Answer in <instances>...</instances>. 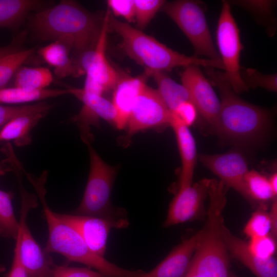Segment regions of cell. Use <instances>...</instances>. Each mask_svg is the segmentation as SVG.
Returning a JSON list of instances; mask_svg holds the SVG:
<instances>
[{
	"label": "cell",
	"instance_id": "obj_1",
	"mask_svg": "<svg viewBox=\"0 0 277 277\" xmlns=\"http://www.w3.org/2000/svg\"><path fill=\"white\" fill-rule=\"evenodd\" d=\"M104 18L75 1L64 0L32 14L29 16L28 25L39 40L68 39L73 46V61L95 47Z\"/></svg>",
	"mask_w": 277,
	"mask_h": 277
},
{
	"label": "cell",
	"instance_id": "obj_2",
	"mask_svg": "<svg viewBox=\"0 0 277 277\" xmlns=\"http://www.w3.org/2000/svg\"><path fill=\"white\" fill-rule=\"evenodd\" d=\"M210 81L219 89L221 107L214 132L223 140L241 147H250L263 138L270 121L265 109L238 96L224 78L222 72L205 68Z\"/></svg>",
	"mask_w": 277,
	"mask_h": 277
},
{
	"label": "cell",
	"instance_id": "obj_3",
	"mask_svg": "<svg viewBox=\"0 0 277 277\" xmlns=\"http://www.w3.org/2000/svg\"><path fill=\"white\" fill-rule=\"evenodd\" d=\"M109 11L108 29L121 37L120 48L129 58L143 66L144 72L149 77L156 72L170 71L177 67L189 65L224 69L221 60L180 53L128 23L116 19Z\"/></svg>",
	"mask_w": 277,
	"mask_h": 277
},
{
	"label": "cell",
	"instance_id": "obj_4",
	"mask_svg": "<svg viewBox=\"0 0 277 277\" xmlns=\"http://www.w3.org/2000/svg\"><path fill=\"white\" fill-rule=\"evenodd\" d=\"M45 179L39 178L31 184L40 199L47 224L48 237L44 249L46 253L61 254L69 261L94 268L104 277H135L143 272L125 269L93 253L77 231L49 207L45 200Z\"/></svg>",
	"mask_w": 277,
	"mask_h": 277
},
{
	"label": "cell",
	"instance_id": "obj_5",
	"mask_svg": "<svg viewBox=\"0 0 277 277\" xmlns=\"http://www.w3.org/2000/svg\"><path fill=\"white\" fill-rule=\"evenodd\" d=\"M227 188L220 180L211 179L207 220L189 268L200 277H229L228 252L222 234Z\"/></svg>",
	"mask_w": 277,
	"mask_h": 277
},
{
	"label": "cell",
	"instance_id": "obj_6",
	"mask_svg": "<svg viewBox=\"0 0 277 277\" xmlns=\"http://www.w3.org/2000/svg\"><path fill=\"white\" fill-rule=\"evenodd\" d=\"M87 145L90 158L89 173L83 198L74 213L116 219L126 217V211L115 207L111 202L116 168L104 162L91 144Z\"/></svg>",
	"mask_w": 277,
	"mask_h": 277
},
{
	"label": "cell",
	"instance_id": "obj_7",
	"mask_svg": "<svg viewBox=\"0 0 277 277\" xmlns=\"http://www.w3.org/2000/svg\"><path fill=\"white\" fill-rule=\"evenodd\" d=\"M161 10L173 21L187 36L193 47L196 56L221 60L200 3L190 0L165 2Z\"/></svg>",
	"mask_w": 277,
	"mask_h": 277
},
{
	"label": "cell",
	"instance_id": "obj_8",
	"mask_svg": "<svg viewBox=\"0 0 277 277\" xmlns=\"http://www.w3.org/2000/svg\"><path fill=\"white\" fill-rule=\"evenodd\" d=\"M19 184L22 204L19 230L15 245L20 262L28 277H53L55 264L35 240L26 221L30 210L37 206V197L27 192L22 183Z\"/></svg>",
	"mask_w": 277,
	"mask_h": 277
},
{
	"label": "cell",
	"instance_id": "obj_9",
	"mask_svg": "<svg viewBox=\"0 0 277 277\" xmlns=\"http://www.w3.org/2000/svg\"><path fill=\"white\" fill-rule=\"evenodd\" d=\"M216 41L225 70L223 72L225 79L236 94L247 91L248 88L241 76L242 67L240 64V57L243 47L240 40V30L232 14L230 4L226 1L222 2Z\"/></svg>",
	"mask_w": 277,
	"mask_h": 277
},
{
	"label": "cell",
	"instance_id": "obj_10",
	"mask_svg": "<svg viewBox=\"0 0 277 277\" xmlns=\"http://www.w3.org/2000/svg\"><path fill=\"white\" fill-rule=\"evenodd\" d=\"M109 10L106 12L101 32L95 47L73 61L75 77L86 74L96 83L104 92L113 89L118 77L119 71L109 63L106 56L108 29Z\"/></svg>",
	"mask_w": 277,
	"mask_h": 277
},
{
	"label": "cell",
	"instance_id": "obj_11",
	"mask_svg": "<svg viewBox=\"0 0 277 277\" xmlns=\"http://www.w3.org/2000/svg\"><path fill=\"white\" fill-rule=\"evenodd\" d=\"M170 112L157 90L146 85L130 113L126 140L143 130L170 126Z\"/></svg>",
	"mask_w": 277,
	"mask_h": 277
},
{
	"label": "cell",
	"instance_id": "obj_12",
	"mask_svg": "<svg viewBox=\"0 0 277 277\" xmlns=\"http://www.w3.org/2000/svg\"><path fill=\"white\" fill-rule=\"evenodd\" d=\"M62 220L73 227L95 254L105 258L109 233L112 229H123L129 225L126 217L116 219L57 213Z\"/></svg>",
	"mask_w": 277,
	"mask_h": 277
},
{
	"label": "cell",
	"instance_id": "obj_13",
	"mask_svg": "<svg viewBox=\"0 0 277 277\" xmlns=\"http://www.w3.org/2000/svg\"><path fill=\"white\" fill-rule=\"evenodd\" d=\"M200 67L189 65L181 74L182 84L187 90L199 114L214 131L221 107L220 100Z\"/></svg>",
	"mask_w": 277,
	"mask_h": 277
},
{
	"label": "cell",
	"instance_id": "obj_14",
	"mask_svg": "<svg viewBox=\"0 0 277 277\" xmlns=\"http://www.w3.org/2000/svg\"><path fill=\"white\" fill-rule=\"evenodd\" d=\"M200 161L227 187L232 188L251 202L245 180L249 171L248 162L241 151L233 149L222 154H202L200 156Z\"/></svg>",
	"mask_w": 277,
	"mask_h": 277
},
{
	"label": "cell",
	"instance_id": "obj_15",
	"mask_svg": "<svg viewBox=\"0 0 277 277\" xmlns=\"http://www.w3.org/2000/svg\"><path fill=\"white\" fill-rule=\"evenodd\" d=\"M67 90L68 94L74 96L83 104L80 112L73 120L78 126L82 138L85 143L92 140L90 126H98L100 118L115 127L117 113L112 101L103 95L86 92L82 88L69 87Z\"/></svg>",
	"mask_w": 277,
	"mask_h": 277
},
{
	"label": "cell",
	"instance_id": "obj_16",
	"mask_svg": "<svg viewBox=\"0 0 277 277\" xmlns=\"http://www.w3.org/2000/svg\"><path fill=\"white\" fill-rule=\"evenodd\" d=\"M211 179H204L179 189L171 201L165 227L192 221L203 210L204 203L208 196Z\"/></svg>",
	"mask_w": 277,
	"mask_h": 277
},
{
	"label": "cell",
	"instance_id": "obj_17",
	"mask_svg": "<svg viewBox=\"0 0 277 277\" xmlns=\"http://www.w3.org/2000/svg\"><path fill=\"white\" fill-rule=\"evenodd\" d=\"M200 235L201 230L175 246L154 269L135 277H185Z\"/></svg>",
	"mask_w": 277,
	"mask_h": 277
},
{
	"label": "cell",
	"instance_id": "obj_18",
	"mask_svg": "<svg viewBox=\"0 0 277 277\" xmlns=\"http://www.w3.org/2000/svg\"><path fill=\"white\" fill-rule=\"evenodd\" d=\"M149 77L145 72L132 76L119 72L118 80L113 89L112 101L117 113L115 127L117 129H122L127 126L133 107L147 85L146 82Z\"/></svg>",
	"mask_w": 277,
	"mask_h": 277
},
{
	"label": "cell",
	"instance_id": "obj_19",
	"mask_svg": "<svg viewBox=\"0 0 277 277\" xmlns=\"http://www.w3.org/2000/svg\"><path fill=\"white\" fill-rule=\"evenodd\" d=\"M222 234L228 252L257 277H277V262L274 256L266 260L256 256L249 249L248 243L233 234L224 223Z\"/></svg>",
	"mask_w": 277,
	"mask_h": 277
},
{
	"label": "cell",
	"instance_id": "obj_20",
	"mask_svg": "<svg viewBox=\"0 0 277 277\" xmlns=\"http://www.w3.org/2000/svg\"><path fill=\"white\" fill-rule=\"evenodd\" d=\"M170 126L174 132L181 159L179 188H183L192 184L196 160V144L188 127L174 121H170Z\"/></svg>",
	"mask_w": 277,
	"mask_h": 277
},
{
	"label": "cell",
	"instance_id": "obj_21",
	"mask_svg": "<svg viewBox=\"0 0 277 277\" xmlns=\"http://www.w3.org/2000/svg\"><path fill=\"white\" fill-rule=\"evenodd\" d=\"M71 45L67 41L60 39L41 48L38 54L49 65L54 68L55 74L63 78L75 76V69L70 55Z\"/></svg>",
	"mask_w": 277,
	"mask_h": 277
},
{
	"label": "cell",
	"instance_id": "obj_22",
	"mask_svg": "<svg viewBox=\"0 0 277 277\" xmlns=\"http://www.w3.org/2000/svg\"><path fill=\"white\" fill-rule=\"evenodd\" d=\"M47 113L37 112L14 117L0 130V142L13 141L19 147L29 145L31 142L32 129Z\"/></svg>",
	"mask_w": 277,
	"mask_h": 277
},
{
	"label": "cell",
	"instance_id": "obj_23",
	"mask_svg": "<svg viewBox=\"0 0 277 277\" xmlns=\"http://www.w3.org/2000/svg\"><path fill=\"white\" fill-rule=\"evenodd\" d=\"M44 3L36 0H0V28H17L31 11L42 8Z\"/></svg>",
	"mask_w": 277,
	"mask_h": 277
},
{
	"label": "cell",
	"instance_id": "obj_24",
	"mask_svg": "<svg viewBox=\"0 0 277 277\" xmlns=\"http://www.w3.org/2000/svg\"><path fill=\"white\" fill-rule=\"evenodd\" d=\"M156 83V89L170 112L174 111L181 103L190 101L186 88L175 82L164 72H156L151 76Z\"/></svg>",
	"mask_w": 277,
	"mask_h": 277
},
{
	"label": "cell",
	"instance_id": "obj_25",
	"mask_svg": "<svg viewBox=\"0 0 277 277\" xmlns=\"http://www.w3.org/2000/svg\"><path fill=\"white\" fill-rule=\"evenodd\" d=\"M14 76V87L30 91L47 89L53 80L50 70L43 67L22 66Z\"/></svg>",
	"mask_w": 277,
	"mask_h": 277
},
{
	"label": "cell",
	"instance_id": "obj_26",
	"mask_svg": "<svg viewBox=\"0 0 277 277\" xmlns=\"http://www.w3.org/2000/svg\"><path fill=\"white\" fill-rule=\"evenodd\" d=\"M68 94L67 89H45L27 91L15 87L0 88V104H21Z\"/></svg>",
	"mask_w": 277,
	"mask_h": 277
},
{
	"label": "cell",
	"instance_id": "obj_27",
	"mask_svg": "<svg viewBox=\"0 0 277 277\" xmlns=\"http://www.w3.org/2000/svg\"><path fill=\"white\" fill-rule=\"evenodd\" d=\"M12 194L0 190V235L16 240L19 230L12 203Z\"/></svg>",
	"mask_w": 277,
	"mask_h": 277
},
{
	"label": "cell",
	"instance_id": "obj_28",
	"mask_svg": "<svg viewBox=\"0 0 277 277\" xmlns=\"http://www.w3.org/2000/svg\"><path fill=\"white\" fill-rule=\"evenodd\" d=\"M242 6L251 13L257 21L266 26L269 34L274 33L275 18L272 13L273 2L271 1H234L229 2Z\"/></svg>",
	"mask_w": 277,
	"mask_h": 277
},
{
	"label": "cell",
	"instance_id": "obj_29",
	"mask_svg": "<svg viewBox=\"0 0 277 277\" xmlns=\"http://www.w3.org/2000/svg\"><path fill=\"white\" fill-rule=\"evenodd\" d=\"M35 47L20 49L0 59V88L6 87L18 69L35 52Z\"/></svg>",
	"mask_w": 277,
	"mask_h": 277
},
{
	"label": "cell",
	"instance_id": "obj_30",
	"mask_svg": "<svg viewBox=\"0 0 277 277\" xmlns=\"http://www.w3.org/2000/svg\"><path fill=\"white\" fill-rule=\"evenodd\" d=\"M245 184L251 200L267 202L276 198L271 188L268 177L255 170H249L245 176Z\"/></svg>",
	"mask_w": 277,
	"mask_h": 277
},
{
	"label": "cell",
	"instance_id": "obj_31",
	"mask_svg": "<svg viewBox=\"0 0 277 277\" xmlns=\"http://www.w3.org/2000/svg\"><path fill=\"white\" fill-rule=\"evenodd\" d=\"M52 107L53 105L44 102L18 106L0 104V130L7 122L15 117L37 112L48 113Z\"/></svg>",
	"mask_w": 277,
	"mask_h": 277
},
{
	"label": "cell",
	"instance_id": "obj_32",
	"mask_svg": "<svg viewBox=\"0 0 277 277\" xmlns=\"http://www.w3.org/2000/svg\"><path fill=\"white\" fill-rule=\"evenodd\" d=\"M241 76L248 89L261 87L269 91H276V74H265L254 69L242 68Z\"/></svg>",
	"mask_w": 277,
	"mask_h": 277
},
{
	"label": "cell",
	"instance_id": "obj_33",
	"mask_svg": "<svg viewBox=\"0 0 277 277\" xmlns=\"http://www.w3.org/2000/svg\"><path fill=\"white\" fill-rule=\"evenodd\" d=\"M163 0H134L135 22L139 30L145 29L165 3Z\"/></svg>",
	"mask_w": 277,
	"mask_h": 277
},
{
	"label": "cell",
	"instance_id": "obj_34",
	"mask_svg": "<svg viewBox=\"0 0 277 277\" xmlns=\"http://www.w3.org/2000/svg\"><path fill=\"white\" fill-rule=\"evenodd\" d=\"M271 229L269 213L259 210L252 214L244 228V232L251 239L269 234Z\"/></svg>",
	"mask_w": 277,
	"mask_h": 277
},
{
	"label": "cell",
	"instance_id": "obj_35",
	"mask_svg": "<svg viewBox=\"0 0 277 277\" xmlns=\"http://www.w3.org/2000/svg\"><path fill=\"white\" fill-rule=\"evenodd\" d=\"M248 245L254 255L264 260L274 256L276 250V240L270 234L251 238Z\"/></svg>",
	"mask_w": 277,
	"mask_h": 277
},
{
	"label": "cell",
	"instance_id": "obj_36",
	"mask_svg": "<svg viewBox=\"0 0 277 277\" xmlns=\"http://www.w3.org/2000/svg\"><path fill=\"white\" fill-rule=\"evenodd\" d=\"M170 113L171 121H175L188 127L196 121L199 115L196 107L190 101L181 103Z\"/></svg>",
	"mask_w": 277,
	"mask_h": 277
},
{
	"label": "cell",
	"instance_id": "obj_37",
	"mask_svg": "<svg viewBox=\"0 0 277 277\" xmlns=\"http://www.w3.org/2000/svg\"><path fill=\"white\" fill-rule=\"evenodd\" d=\"M107 5L113 16L123 17L128 24L135 22L134 0H108Z\"/></svg>",
	"mask_w": 277,
	"mask_h": 277
},
{
	"label": "cell",
	"instance_id": "obj_38",
	"mask_svg": "<svg viewBox=\"0 0 277 277\" xmlns=\"http://www.w3.org/2000/svg\"><path fill=\"white\" fill-rule=\"evenodd\" d=\"M53 277H104L98 271L89 268L71 267L55 264Z\"/></svg>",
	"mask_w": 277,
	"mask_h": 277
},
{
	"label": "cell",
	"instance_id": "obj_39",
	"mask_svg": "<svg viewBox=\"0 0 277 277\" xmlns=\"http://www.w3.org/2000/svg\"><path fill=\"white\" fill-rule=\"evenodd\" d=\"M6 277H28L19 259L18 248L15 245L11 268Z\"/></svg>",
	"mask_w": 277,
	"mask_h": 277
},
{
	"label": "cell",
	"instance_id": "obj_40",
	"mask_svg": "<svg viewBox=\"0 0 277 277\" xmlns=\"http://www.w3.org/2000/svg\"><path fill=\"white\" fill-rule=\"evenodd\" d=\"M271 229L270 234L275 240L277 237V201L274 199L269 213Z\"/></svg>",
	"mask_w": 277,
	"mask_h": 277
},
{
	"label": "cell",
	"instance_id": "obj_41",
	"mask_svg": "<svg viewBox=\"0 0 277 277\" xmlns=\"http://www.w3.org/2000/svg\"><path fill=\"white\" fill-rule=\"evenodd\" d=\"M23 36L21 35L19 37L15 38L8 45L0 47V59L10 53L21 49V42L24 39Z\"/></svg>",
	"mask_w": 277,
	"mask_h": 277
},
{
	"label": "cell",
	"instance_id": "obj_42",
	"mask_svg": "<svg viewBox=\"0 0 277 277\" xmlns=\"http://www.w3.org/2000/svg\"><path fill=\"white\" fill-rule=\"evenodd\" d=\"M269 184L275 196L277 194V174L276 172L272 173L269 177H268Z\"/></svg>",
	"mask_w": 277,
	"mask_h": 277
},
{
	"label": "cell",
	"instance_id": "obj_43",
	"mask_svg": "<svg viewBox=\"0 0 277 277\" xmlns=\"http://www.w3.org/2000/svg\"><path fill=\"white\" fill-rule=\"evenodd\" d=\"M185 277H200L192 270L189 269Z\"/></svg>",
	"mask_w": 277,
	"mask_h": 277
},
{
	"label": "cell",
	"instance_id": "obj_44",
	"mask_svg": "<svg viewBox=\"0 0 277 277\" xmlns=\"http://www.w3.org/2000/svg\"><path fill=\"white\" fill-rule=\"evenodd\" d=\"M5 270V268L4 266L0 265V273L4 272Z\"/></svg>",
	"mask_w": 277,
	"mask_h": 277
},
{
	"label": "cell",
	"instance_id": "obj_45",
	"mask_svg": "<svg viewBox=\"0 0 277 277\" xmlns=\"http://www.w3.org/2000/svg\"><path fill=\"white\" fill-rule=\"evenodd\" d=\"M229 277H238V276L236 275L235 274H234L233 273L229 272Z\"/></svg>",
	"mask_w": 277,
	"mask_h": 277
}]
</instances>
